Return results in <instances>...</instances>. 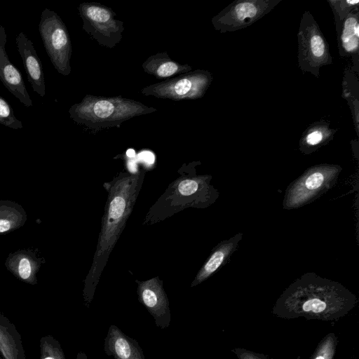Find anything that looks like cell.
<instances>
[{
	"mask_svg": "<svg viewBox=\"0 0 359 359\" xmlns=\"http://www.w3.org/2000/svg\"><path fill=\"white\" fill-rule=\"evenodd\" d=\"M138 299L153 317L155 325L161 328L168 327L171 322L169 301L158 278L138 282Z\"/></svg>",
	"mask_w": 359,
	"mask_h": 359,
	"instance_id": "obj_10",
	"label": "cell"
},
{
	"mask_svg": "<svg viewBox=\"0 0 359 359\" xmlns=\"http://www.w3.org/2000/svg\"><path fill=\"white\" fill-rule=\"evenodd\" d=\"M207 182L200 179H185L181 181L177 185V191L182 196H190L196 194L203 189H211Z\"/></svg>",
	"mask_w": 359,
	"mask_h": 359,
	"instance_id": "obj_24",
	"label": "cell"
},
{
	"mask_svg": "<svg viewBox=\"0 0 359 359\" xmlns=\"http://www.w3.org/2000/svg\"><path fill=\"white\" fill-rule=\"evenodd\" d=\"M39 31L53 67L60 74L68 76L72 48L65 24L55 12L45 8L41 12Z\"/></svg>",
	"mask_w": 359,
	"mask_h": 359,
	"instance_id": "obj_6",
	"label": "cell"
},
{
	"mask_svg": "<svg viewBox=\"0 0 359 359\" xmlns=\"http://www.w3.org/2000/svg\"><path fill=\"white\" fill-rule=\"evenodd\" d=\"M156 109L121 96L104 97L87 94L69 109L77 124L93 130L115 127L136 116L156 112Z\"/></svg>",
	"mask_w": 359,
	"mask_h": 359,
	"instance_id": "obj_2",
	"label": "cell"
},
{
	"mask_svg": "<svg viewBox=\"0 0 359 359\" xmlns=\"http://www.w3.org/2000/svg\"><path fill=\"white\" fill-rule=\"evenodd\" d=\"M142 69L148 74L158 79H168L177 74L191 72L192 67L187 64H180L172 60L167 52L151 55L143 62Z\"/></svg>",
	"mask_w": 359,
	"mask_h": 359,
	"instance_id": "obj_16",
	"label": "cell"
},
{
	"mask_svg": "<svg viewBox=\"0 0 359 359\" xmlns=\"http://www.w3.org/2000/svg\"><path fill=\"white\" fill-rule=\"evenodd\" d=\"M337 345V336L334 332H330L318 343L309 359H334Z\"/></svg>",
	"mask_w": 359,
	"mask_h": 359,
	"instance_id": "obj_20",
	"label": "cell"
},
{
	"mask_svg": "<svg viewBox=\"0 0 359 359\" xmlns=\"http://www.w3.org/2000/svg\"><path fill=\"white\" fill-rule=\"evenodd\" d=\"M336 129L330 128V123L323 120L310 124L299 140V149L304 154H311L332 140Z\"/></svg>",
	"mask_w": 359,
	"mask_h": 359,
	"instance_id": "obj_17",
	"label": "cell"
},
{
	"mask_svg": "<svg viewBox=\"0 0 359 359\" xmlns=\"http://www.w3.org/2000/svg\"><path fill=\"white\" fill-rule=\"evenodd\" d=\"M1 359V358H0Z\"/></svg>",
	"mask_w": 359,
	"mask_h": 359,
	"instance_id": "obj_32",
	"label": "cell"
},
{
	"mask_svg": "<svg viewBox=\"0 0 359 359\" xmlns=\"http://www.w3.org/2000/svg\"><path fill=\"white\" fill-rule=\"evenodd\" d=\"M21 337L15 327L0 314V352L5 359H25Z\"/></svg>",
	"mask_w": 359,
	"mask_h": 359,
	"instance_id": "obj_18",
	"label": "cell"
},
{
	"mask_svg": "<svg viewBox=\"0 0 359 359\" xmlns=\"http://www.w3.org/2000/svg\"><path fill=\"white\" fill-rule=\"evenodd\" d=\"M242 238L243 233H238L233 237L220 242L198 271L191 283V287L201 283L224 266L236 250Z\"/></svg>",
	"mask_w": 359,
	"mask_h": 359,
	"instance_id": "obj_15",
	"label": "cell"
},
{
	"mask_svg": "<svg viewBox=\"0 0 359 359\" xmlns=\"http://www.w3.org/2000/svg\"><path fill=\"white\" fill-rule=\"evenodd\" d=\"M282 0H236L212 17L211 22L222 34L246 28L270 13Z\"/></svg>",
	"mask_w": 359,
	"mask_h": 359,
	"instance_id": "obj_9",
	"label": "cell"
},
{
	"mask_svg": "<svg viewBox=\"0 0 359 359\" xmlns=\"http://www.w3.org/2000/svg\"><path fill=\"white\" fill-rule=\"evenodd\" d=\"M78 10L83 29L100 46L112 48L121 42L123 22L116 18L111 8L96 2H83Z\"/></svg>",
	"mask_w": 359,
	"mask_h": 359,
	"instance_id": "obj_8",
	"label": "cell"
},
{
	"mask_svg": "<svg viewBox=\"0 0 359 359\" xmlns=\"http://www.w3.org/2000/svg\"><path fill=\"white\" fill-rule=\"evenodd\" d=\"M335 25L340 56L351 57L358 64L359 11L350 13Z\"/></svg>",
	"mask_w": 359,
	"mask_h": 359,
	"instance_id": "obj_14",
	"label": "cell"
},
{
	"mask_svg": "<svg viewBox=\"0 0 359 359\" xmlns=\"http://www.w3.org/2000/svg\"><path fill=\"white\" fill-rule=\"evenodd\" d=\"M31 266L27 259H23L20 261L18 267V272L20 277L23 279H27L31 274Z\"/></svg>",
	"mask_w": 359,
	"mask_h": 359,
	"instance_id": "obj_26",
	"label": "cell"
},
{
	"mask_svg": "<svg viewBox=\"0 0 359 359\" xmlns=\"http://www.w3.org/2000/svg\"><path fill=\"white\" fill-rule=\"evenodd\" d=\"M357 297L339 282L308 272L294 280L276 301L272 313L283 319L334 321L347 315Z\"/></svg>",
	"mask_w": 359,
	"mask_h": 359,
	"instance_id": "obj_1",
	"label": "cell"
},
{
	"mask_svg": "<svg viewBox=\"0 0 359 359\" xmlns=\"http://www.w3.org/2000/svg\"><path fill=\"white\" fill-rule=\"evenodd\" d=\"M0 123L14 130L23 128L22 121L15 116L12 107L1 96H0Z\"/></svg>",
	"mask_w": 359,
	"mask_h": 359,
	"instance_id": "obj_22",
	"label": "cell"
},
{
	"mask_svg": "<svg viewBox=\"0 0 359 359\" xmlns=\"http://www.w3.org/2000/svg\"><path fill=\"white\" fill-rule=\"evenodd\" d=\"M126 155L130 158H133L135 156V152L133 149H130L126 151Z\"/></svg>",
	"mask_w": 359,
	"mask_h": 359,
	"instance_id": "obj_31",
	"label": "cell"
},
{
	"mask_svg": "<svg viewBox=\"0 0 359 359\" xmlns=\"http://www.w3.org/2000/svg\"><path fill=\"white\" fill-rule=\"evenodd\" d=\"M18 53L22 60L27 79L32 90L41 97L46 95L43 66L33 42L20 32L15 38Z\"/></svg>",
	"mask_w": 359,
	"mask_h": 359,
	"instance_id": "obj_12",
	"label": "cell"
},
{
	"mask_svg": "<svg viewBox=\"0 0 359 359\" xmlns=\"http://www.w3.org/2000/svg\"><path fill=\"white\" fill-rule=\"evenodd\" d=\"M138 158L140 161L148 165L152 164L154 162V156L150 151H144L141 152Z\"/></svg>",
	"mask_w": 359,
	"mask_h": 359,
	"instance_id": "obj_27",
	"label": "cell"
},
{
	"mask_svg": "<svg viewBox=\"0 0 359 359\" xmlns=\"http://www.w3.org/2000/svg\"><path fill=\"white\" fill-rule=\"evenodd\" d=\"M297 62L303 73L320 76L322 67L332 63L329 44L312 14L305 11L297 33Z\"/></svg>",
	"mask_w": 359,
	"mask_h": 359,
	"instance_id": "obj_5",
	"label": "cell"
},
{
	"mask_svg": "<svg viewBox=\"0 0 359 359\" xmlns=\"http://www.w3.org/2000/svg\"><path fill=\"white\" fill-rule=\"evenodd\" d=\"M6 33L0 25V80L7 90L27 107H32V100L28 93L22 76L11 62L6 53Z\"/></svg>",
	"mask_w": 359,
	"mask_h": 359,
	"instance_id": "obj_11",
	"label": "cell"
},
{
	"mask_svg": "<svg viewBox=\"0 0 359 359\" xmlns=\"http://www.w3.org/2000/svg\"><path fill=\"white\" fill-rule=\"evenodd\" d=\"M342 96L347 101L352 113L357 135L359 134V82L354 71L347 68L342 81Z\"/></svg>",
	"mask_w": 359,
	"mask_h": 359,
	"instance_id": "obj_19",
	"label": "cell"
},
{
	"mask_svg": "<svg viewBox=\"0 0 359 359\" xmlns=\"http://www.w3.org/2000/svg\"><path fill=\"white\" fill-rule=\"evenodd\" d=\"M128 168L131 172H135L137 170L136 163L133 161H130L128 163Z\"/></svg>",
	"mask_w": 359,
	"mask_h": 359,
	"instance_id": "obj_29",
	"label": "cell"
},
{
	"mask_svg": "<svg viewBox=\"0 0 359 359\" xmlns=\"http://www.w3.org/2000/svg\"><path fill=\"white\" fill-rule=\"evenodd\" d=\"M341 170L340 165L327 163L309 168L287 187L283 209L293 210L313 202L336 184Z\"/></svg>",
	"mask_w": 359,
	"mask_h": 359,
	"instance_id": "obj_3",
	"label": "cell"
},
{
	"mask_svg": "<svg viewBox=\"0 0 359 359\" xmlns=\"http://www.w3.org/2000/svg\"><path fill=\"white\" fill-rule=\"evenodd\" d=\"M104 351L114 359H145L137 341L111 325L104 339Z\"/></svg>",
	"mask_w": 359,
	"mask_h": 359,
	"instance_id": "obj_13",
	"label": "cell"
},
{
	"mask_svg": "<svg viewBox=\"0 0 359 359\" xmlns=\"http://www.w3.org/2000/svg\"><path fill=\"white\" fill-rule=\"evenodd\" d=\"M231 351L238 359H273L263 353H257L243 348H234Z\"/></svg>",
	"mask_w": 359,
	"mask_h": 359,
	"instance_id": "obj_25",
	"label": "cell"
},
{
	"mask_svg": "<svg viewBox=\"0 0 359 359\" xmlns=\"http://www.w3.org/2000/svg\"><path fill=\"white\" fill-rule=\"evenodd\" d=\"M41 341V359H65L63 351L58 341L51 337H48Z\"/></svg>",
	"mask_w": 359,
	"mask_h": 359,
	"instance_id": "obj_23",
	"label": "cell"
},
{
	"mask_svg": "<svg viewBox=\"0 0 359 359\" xmlns=\"http://www.w3.org/2000/svg\"><path fill=\"white\" fill-rule=\"evenodd\" d=\"M76 359H88V358L85 353L80 351L76 355Z\"/></svg>",
	"mask_w": 359,
	"mask_h": 359,
	"instance_id": "obj_30",
	"label": "cell"
},
{
	"mask_svg": "<svg viewBox=\"0 0 359 359\" xmlns=\"http://www.w3.org/2000/svg\"><path fill=\"white\" fill-rule=\"evenodd\" d=\"M332 10L335 25L350 13L359 11L358 0H327Z\"/></svg>",
	"mask_w": 359,
	"mask_h": 359,
	"instance_id": "obj_21",
	"label": "cell"
},
{
	"mask_svg": "<svg viewBox=\"0 0 359 359\" xmlns=\"http://www.w3.org/2000/svg\"><path fill=\"white\" fill-rule=\"evenodd\" d=\"M212 79L210 72L196 69L145 86L140 92L146 96L174 101L196 100L204 96Z\"/></svg>",
	"mask_w": 359,
	"mask_h": 359,
	"instance_id": "obj_7",
	"label": "cell"
},
{
	"mask_svg": "<svg viewBox=\"0 0 359 359\" xmlns=\"http://www.w3.org/2000/svg\"><path fill=\"white\" fill-rule=\"evenodd\" d=\"M11 229V223L8 220H0V233L6 232Z\"/></svg>",
	"mask_w": 359,
	"mask_h": 359,
	"instance_id": "obj_28",
	"label": "cell"
},
{
	"mask_svg": "<svg viewBox=\"0 0 359 359\" xmlns=\"http://www.w3.org/2000/svg\"><path fill=\"white\" fill-rule=\"evenodd\" d=\"M137 180L138 176L122 178L111 189L110 201L96 254L98 260L111 250L130 212L135 200Z\"/></svg>",
	"mask_w": 359,
	"mask_h": 359,
	"instance_id": "obj_4",
	"label": "cell"
}]
</instances>
